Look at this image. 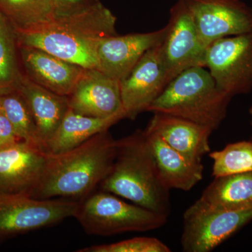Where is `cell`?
<instances>
[{
    "label": "cell",
    "instance_id": "cell-5",
    "mask_svg": "<svg viewBox=\"0 0 252 252\" xmlns=\"http://www.w3.org/2000/svg\"><path fill=\"white\" fill-rule=\"evenodd\" d=\"M74 217L89 234L108 236L157 229L167 223L168 217L101 190L79 201Z\"/></svg>",
    "mask_w": 252,
    "mask_h": 252
},
{
    "label": "cell",
    "instance_id": "cell-10",
    "mask_svg": "<svg viewBox=\"0 0 252 252\" xmlns=\"http://www.w3.org/2000/svg\"><path fill=\"white\" fill-rule=\"evenodd\" d=\"M183 1L207 48L221 38L252 31V9L240 0Z\"/></svg>",
    "mask_w": 252,
    "mask_h": 252
},
{
    "label": "cell",
    "instance_id": "cell-20",
    "mask_svg": "<svg viewBox=\"0 0 252 252\" xmlns=\"http://www.w3.org/2000/svg\"><path fill=\"white\" fill-rule=\"evenodd\" d=\"M198 200L220 210L252 208V172L215 177Z\"/></svg>",
    "mask_w": 252,
    "mask_h": 252
},
{
    "label": "cell",
    "instance_id": "cell-11",
    "mask_svg": "<svg viewBox=\"0 0 252 252\" xmlns=\"http://www.w3.org/2000/svg\"><path fill=\"white\" fill-rule=\"evenodd\" d=\"M168 83L159 44L146 51L128 75L121 81L126 118L134 119L141 112L148 111Z\"/></svg>",
    "mask_w": 252,
    "mask_h": 252
},
{
    "label": "cell",
    "instance_id": "cell-14",
    "mask_svg": "<svg viewBox=\"0 0 252 252\" xmlns=\"http://www.w3.org/2000/svg\"><path fill=\"white\" fill-rule=\"evenodd\" d=\"M67 97L69 109L82 115L104 119L120 113L125 114L121 81L97 69H86Z\"/></svg>",
    "mask_w": 252,
    "mask_h": 252
},
{
    "label": "cell",
    "instance_id": "cell-26",
    "mask_svg": "<svg viewBox=\"0 0 252 252\" xmlns=\"http://www.w3.org/2000/svg\"><path fill=\"white\" fill-rule=\"evenodd\" d=\"M23 142L18 138L11 123L0 110V149Z\"/></svg>",
    "mask_w": 252,
    "mask_h": 252
},
{
    "label": "cell",
    "instance_id": "cell-6",
    "mask_svg": "<svg viewBox=\"0 0 252 252\" xmlns=\"http://www.w3.org/2000/svg\"><path fill=\"white\" fill-rule=\"evenodd\" d=\"M252 220V208L220 210L196 200L184 214L183 251L211 252Z\"/></svg>",
    "mask_w": 252,
    "mask_h": 252
},
{
    "label": "cell",
    "instance_id": "cell-27",
    "mask_svg": "<svg viewBox=\"0 0 252 252\" xmlns=\"http://www.w3.org/2000/svg\"><path fill=\"white\" fill-rule=\"evenodd\" d=\"M59 14L68 12L89 4L92 1L89 0H55Z\"/></svg>",
    "mask_w": 252,
    "mask_h": 252
},
{
    "label": "cell",
    "instance_id": "cell-9",
    "mask_svg": "<svg viewBox=\"0 0 252 252\" xmlns=\"http://www.w3.org/2000/svg\"><path fill=\"white\" fill-rule=\"evenodd\" d=\"M160 53L169 82L182 71L205 67L207 47L199 37L191 14L183 0L170 10Z\"/></svg>",
    "mask_w": 252,
    "mask_h": 252
},
{
    "label": "cell",
    "instance_id": "cell-23",
    "mask_svg": "<svg viewBox=\"0 0 252 252\" xmlns=\"http://www.w3.org/2000/svg\"><path fill=\"white\" fill-rule=\"evenodd\" d=\"M23 75L16 31L0 12V93L16 89Z\"/></svg>",
    "mask_w": 252,
    "mask_h": 252
},
{
    "label": "cell",
    "instance_id": "cell-4",
    "mask_svg": "<svg viewBox=\"0 0 252 252\" xmlns=\"http://www.w3.org/2000/svg\"><path fill=\"white\" fill-rule=\"evenodd\" d=\"M205 68L190 67L180 72L151 104L149 112L181 117L212 130L218 128L231 97L220 90Z\"/></svg>",
    "mask_w": 252,
    "mask_h": 252
},
{
    "label": "cell",
    "instance_id": "cell-3",
    "mask_svg": "<svg viewBox=\"0 0 252 252\" xmlns=\"http://www.w3.org/2000/svg\"><path fill=\"white\" fill-rule=\"evenodd\" d=\"M99 187L151 211L170 214V189L160 177L144 130L117 140L112 169Z\"/></svg>",
    "mask_w": 252,
    "mask_h": 252
},
{
    "label": "cell",
    "instance_id": "cell-16",
    "mask_svg": "<svg viewBox=\"0 0 252 252\" xmlns=\"http://www.w3.org/2000/svg\"><path fill=\"white\" fill-rule=\"evenodd\" d=\"M146 129L192 161L202 162L203 158L210 152V137L214 130L207 126L170 114L154 112Z\"/></svg>",
    "mask_w": 252,
    "mask_h": 252
},
{
    "label": "cell",
    "instance_id": "cell-21",
    "mask_svg": "<svg viewBox=\"0 0 252 252\" xmlns=\"http://www.w3.org/2000/svg\"><path fill=\"white\" fill-rule=\"evenodd\" d=\"M0 12L16 32L32 31L59 14L55 0H0Z\"/></svg>",
    "mask_w": 252,
    "mask_h": 252
},
{
    "label": "cell",
    "instance_id": "cell-13",
    "mask_svg": "<svg viewBox=\"0 0 252 252\" xmlns=\"http://www.w3.org/2000/svg\"><path fill=\"white\" fill-rule=\"evenodd\" d=\"M166 31L165 26L151 32L104 37L97 46V70L124 80L146 51L162 42Z\"/></svg>",
    "mask_w": 252,
    "mask_h": 252
},
{
    "label": "cell",
    "instance_id": "cell-17",
    "mask_svg": "<svg viewBox=\"0 0 252 252\" xmlns=\"http://www.w3.org/2000/svg\"><path fill=\"white\" fill-rule=\"evenodd\" d=\"M144 132L159 174L167 188L189 190L203 180L202 162L189 160L152 131L145 129Z\"/></svg>",
    "mask_w": 252,
    "mask_h": 252
},
{
    "label": "cell",
    "instance_id": "cell-7",
    "mask_svg": "<svg viewBox=\"0 0 252 252\" xmlns=\"http://www.w3.org/2000/svg\"><path fill=\"white\" fill-rule=\"evenodd\" d=\"M79 201L30 196L0 199V240L12 238L75 217Z\"/></svg>",
    "mask_w": 252,
    "mask_h": 252
},
{
    "label": "cell",
    "instance_id": "cell-2",
    "mask_svg": "<svg viewBox=\"0 0 252 252\" xmlns=\"http://www.w3.org/2000/svg\"><path fill=\"white\" fill-rule=\"evenodd\" d=\"M117 140L108 130L67 152L48 154L40 178L31 197L81 201L94 192L114 163Z\"/></svg>",
    "mask_w": 252,
    "mask_h": 252
},
{
    "label": "cell",
    "instance_id": "cell-19",
    "mask_svg": "<svg viewBox=\"0 0 252 252\" xmlns=\"http://www.w3.org/2000/svg\"><path fill=\"white\" fill-rule=\"evenodd\" d=\"M123 119H126L124 113L102 119L82 115L69 109L46 144V150L50 154H57L75 148L94 136L108 130Z\"/></svg>",
    "mask_w": 252,
    "mask_h": 252
},
{
    "label": "cell",
    "instance_id": "cell-15",
    "mask_svg": "<svg viewBox=\"0 0 252 252\" xmlns=\"http://www.w3.org/2000/svg\"><path fill=\"white\" fill-rule=\"evenodd\" d=\"M23 72L33 82L60 95L68 97L85 68L32 46L18 45Z\"/></svg>",
    "mask_w": 252,
    "mask_h": 252
},
{
    "label": "cell",
    "instance_id": "cell-28",
    "mask_svg": "<svg viewBox=\"0 0 252 252\" xmlns=\"http://www.w3.org/2000/svg\"><path fill=\"white\" fill-rule=\"evenodd\" d=\"M250 116H251V124L252 126V106L251 107H250Z\"/></svg>",
    "mask_w": 252,
    "mask_h": 252
},
{
    "label": "cell",
    "instance_id": "cell-22",
    "mask_svg": "<svg viewBox=\"0 0 252 252\" xmlns=\"http://www.w3.org/2000/svg\"><path fill=\"white\" fill-rule=\"evenodd\" d=\"M0 110L11 123L20 140L46 149L39 140L37 127L31 109L17 90L13 89L0 93Z\"/></svg>",
    "mask_w": 252,
    "mask_h": 252
},
{
    "label": "cell",
    "instance_id": "cell-1",
    "mask_svg": "<svg viewBox=\"0 0 252 252\" xmlns=\"http://www.w3.org/2000/svg\"><path fill=\"white\" fill-rule=\"evenodd\" d=\"M116 22V16L95 0L16 36L18 45L38 48L85 69H97V46L104 37L117 34Z\"/></svg>",
    "mask_w": 252,
    "mask_h": 252
},
{
    "label": "cell",
    "instance_id": "cell-24",
    "mask_svg": "<svg viewBox=\"0 0 252 252\" xmlns=\"http://www.w3.org/2000/svg\"><path fill=\"white\" fill-rule=\"evenodd\" d=\"M209 156L213 160L212 176L215 177L252 172V141L229 144Z\"/></svg>",
    "mask_w": 252,
    "mask_h": 252
},
{
    "label": "cell",
    "instance_id": "cell-18",
    "mask_svg": "<svg viewBox=\"0 0 252 252\" xmlns=\"http://www.w3.org/2000/svg\"><path fill=\"white\" fill-rule=\"evenodd\" d=\"M16 90L27 102L35 121L39 140L46 148V144L69 110L68 97L38 85L24 73Z\"/></svg>",
    "mask_w": 252,
    "mask_h": 252
},
{
    "label": "cell",
    "instance_id": "cell-25",
    "mask_svg": "<svg viewBox=\"0 0 252 252\" xmlns=\"http://www.w3.org/2000/svg\"><path fill=\"white\" fill-rule=\"evenodd\" d=\"M79 252H170L171 249L156 238L137 237L118 243L93 245Z\"/></svg>",
    "mask_w": 252,
    "mask_h": 252
},
{
    "label": "cell",
    "instance_id": "cell-8",
    "mask_svg": "<svg viewBox=\"0 0 252 252\" xmlns=\"http://www.w3.org/2000/svg\"><path fill=\"white\" fill-rule=\"evenodd\" d=\"M205 67L230 97L252 90V31L227 36L208 46Z\"/></svg>",
    "mask_w": 252,
    "mask_h": 252
},
{
    "label": "cell",
    "instance_id": "cell-12",
    "mask_svg": "<svg viewBox=\"0 0 252 252\" xmlns=\"http://www.w3.org/2000/svg\"><path fill=\"white\" fill-rule=\"evenodd\" d=\"M48 154L46 149L25 142L0 149V199L31 197Z\"/></svg>",
    "mask_w": 252,
    "mask_h": 252
}]
</instances>
